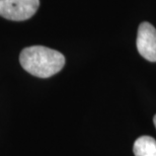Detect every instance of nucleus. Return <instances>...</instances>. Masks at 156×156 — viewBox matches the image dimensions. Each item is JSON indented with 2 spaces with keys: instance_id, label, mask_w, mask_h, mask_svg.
Returning a JSON list of instances; mask_svg holds the SVG:
<instances>
[{
  "instance_id": "1",
  "label": "nucleus",
  "mask_w": 156,
  "mask_h": 156,
  "mask_svg": "<svg viewBox=\"0 0 156 156\" xmlns=\"http://www.w3.org/2000/svg\"><path fill=\"white\" fill-rule=\"evenodd\" d=\"M20 62L21 67L32 75L48 78L62 70L65 65V57L56 50L33 46L21 51Z\"/></svg>"
},
{
  "instance_id": "2",
  "label": "nucleus",
  "mask_w": 156,
  "mask_h": 156,
  "mask_svg": "<svg viewBox=\"0 0 156 156\" xmlns=\"http://www.w3.org/2000/svg\"><path fill=\"white\" fill-rule=\"evenodd\" d=\"M39 6L40 0H0V16L23 21L32 17Z\"/></svg>"
},
{
  "instance_id": "3",
  "label": "nucleus",
  "mask_w": 156,
  "mask_h": 156,
  "mask_svg": "<svg viewBox=\"0 0 156 156\" xmlns=\"http://www.w3.org/2000/svg\"><path fill=\"white\" fill-rule=\"evenodd\" d=\"M137 50L150 62H156V29L149 23H142L137 34Z\"/></svg>"
},
{
  "instance_id": "4",
  "label": "nucleus",
  "mask_w": 156,
  "mask_h": 156,
  "mask_svg": "<svg viewBox=\"0 0 156 156\" xmlns=\"http://www.w3.org/2000/svg\"><path fill=\"white\" fill-rule=\"evenodd\" d=\"M135 156H156V141L150 136L139 137L134 143Z\"/></svg>"
},
{
  "instance_id": "5",
  "label": "nucleus",
  "mask_w": 156,
  "mask_h": 156,
  "mask_svg": "<svg viewBox=\"0 0 156 156\" xmlns=\"http://www.w3.org/2000/svg\"><path fill=\"white\" fill-rule=\"evenodd\" d=\"M153 122H154V126H155V128H156V115H155V116H154Z\"/></svg>"
}]
</instances>
